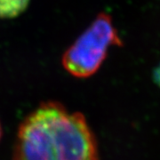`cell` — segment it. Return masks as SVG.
<instances>
[{
    "instance_id": "1",
    "label": "cell",
    "mask_w": 160,
    "mask_h": 160,
    "mask_svg": "<svg viewBox=\"0 0 160 160\" xmlns=\"http://www.w3.org/2000/svg\"><path fill=\"white\" fill-rule=\"evenodd\" d=\"M14 160H99L94 135L84 115L62 104H40L18 130Z\"/></svg>"
},
{
    "instance_id": "4",
    "label": "cell",
    "mask_w": 160,
    "mask_h": 160,
    "mask_svg": "<svg viewBox=\"0 0 160 160\" xmlns=\"http://www.w3.org/2000/svg\"><path fill=\"white\" fill-rule=\"evenodd\" d=\"M154 81L160 86V65L155 69L154 71Z\"/></svg>"
},
{
    "instance_id": "3",
    "label": "cell",
    "mask_w": 160,
    "mask_h": 160,
    "mask_svg": "<svg viewBox=\"0 0 160 160\" xmlns=\"http://www.w3.org/2000/svg\"><path fill=\"white\" fill-rule=\"evenodd\" d=\"M30 0H0V19H12L25 11Z\"/></svg>"
},
{
    "instance_id": "5",
    "label": "cell",
    "mask_w": 160,
    "mask_h": 160,
    "mask_svg": "<svg viewBox=\"0 0 160 160\" xmlns=\"http://www.w3.org/2000/svg\"><path fill=\"white\" fill-rule=\"evenodd\" d=\"M2 137V127H1V124H0V140Z\"/></svg>"
},
{
    "instance_id": "2",
    "label": "cell",
    "mask_w": 160,
    "mask_h": 160,
    "mask_svg": "<svg viewBox=\"0 0 160 160\" xmlns=\"http://www.w3.org/2000/svg\"><path fill=\"white\" fill-rule=\"evenodd\" d=\"M117 46H122V41L112 18L101 12L65 51L62 59L63 68L76 78H89L100 69L109 48Z\"/></svg>"
}]
</instances>
